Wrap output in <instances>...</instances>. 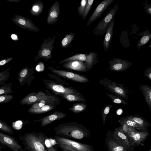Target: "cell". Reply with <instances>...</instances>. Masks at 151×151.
Here are the masks:
<instances>
[{
    "label": "cell",
    "mask_w": 151,
    "mask_h": 151,
    "mask_svg": "<svg viewBox=\"0 0 151 151\" xmlns=\"http://www.w3.org/2000/svg\"><path fill=\"white\" fill-rule=\"evenodd\" d=\"M58 136L65 138L81 140L91 136L90 131L83 125L75 122L62 124L54 129Z\"/></svg>",
    "instance_id": "cell-1"
},
{
    "label": "cell",
    "mask_w": 151,
    "mask_h": 151,
    "mask_svg": "<svg viewBox=\"0 0 151 151\" xmlns=\"http://www.w3.org/2000/svg\"><path fill=\"white\" fill-rule=\"evenodd\" d=\"M47 137L42 132L25 133L19 138L26 151H47L45 142Z\"/></svg>",
    "instance_id": "cell-2"
},
{
    "label": "cell",
    "mask_w": 151,
    "mask_h": 151,
    "mask_svg": "<svg viewBox=\"0 0 151 151\" xmlns=\"http://www.w3.org/2000/svg\"><path fill=\"white\" fill-rule=\"evenodd\" d=\"M99 83L106 89L114 95L122 99H129V92L123 83H119L112 81L106 77L99 81Z\"/></svg>",
    "instance_id": "cell-3"
},
{
    "label": "cell",
    "mask_w": 151,
    "mask_h": 151,
    "mask_svg": "<svg viewBox=\"0 0 151 151\" xmlns=\"http://www.w3.org/2000/svg\"><path fill=\"white\" fill-rule=\"evenodd\" d=\"M56 37V35H55L52 37H49L47 38L44 39L37 52L38 54L35 57V60L37 61L40 59L47 60L52 58V50Z\"/></svg>",
    "instance_id": "cell-4"
},
{
    "label": "cell",
    "mask_w": 151,
    "mask_h": 151,
    "mask_svg": "<svg viewBox=\"0 0 151 151\" xmlns=\"http://www.w3.org/2000/svg\"><path fill=\"white\" fill-rule=\"evenodd\" d=\"M54 138L58 143L76 151H95L93 146L90 145L78 142L57 136H55Z\"/></svg>",
    "instance_id": "cell-5"
},
{
    "label": "cell",
    "mask_w": 151,
    "mask_h": 151,
    "mask_svg": "<svg viewBox=\"0 0 151 151\" xmlns=\"http://www.w3.org/2000/svg\"><path fill=\"white\" fill-rule=\"evenodd\" d=\"M118 9L117 4L111 9L106 15L96 25L93 31V33L95 35L101 36L106 33Z\"/></svg>",
    "instance_id": "cell-6"
},
{
    "label": "cell",
    "mask_w": 151,
    "mask_h": 151,
    "mask_svg": "<svg viewBox=\"0 0 151 151\" xmlns=\"http://www.w3.org/2000/svg\"><path fill=\"white\" fill-rule=\"evenodd\" d=\"M126 134L129 138L131 146L134 148L137 146H143L145 141L149 135L148 130L139 131L131 127Z\"/></svg>",
    "instance_id": "cell-7"
},
{
    "label": "cell",
    "mask_w": 151,
    "mask_h": 151,
    "mask_svg": "<svg viewBox=\"0 0 151 151\" xmlns=\"http://www.w3.org/2000/svg\"><path fill=\"white\" fill-rule=\"evenodd\" d=\"M98 54L93 52H90L88 55L86 54H77L60 61L59 64L75 60H80L85 62L88 70L90 69L93 65L97 62Z\"/></svg>",
    "instance_id": "cell-8"
},
{
    "label": "cell",
    "mask_w": 151,
    "mask_h": 151,
    "mask_svg": "<svg viewBox=\"0 0 151 151\" xmlns=\"http://www.w3.org/2000/svg\"><path fill=\"white\" fill-rule=\"evenodd\" d=\"M105 145L107 151H133L134 149L114 139L111 130H109L106 134Z\"/></svg>",
    "instance_id": "cell-9"
},
{
    "label": "cell",
    "mask_w": 151,
    "mask_h": 151,
    "mask_svg": "<svg viewBox=\"0 0 151 151\" xmlns=\"http://www.w3.org/2000/svg\"><path fill=\"white\" fill-rule=\"evenodd\" d=\"M0 145L6 147L11 151H26L15 138L1 132Z\"/></svg>",
    "instance_id": "cell-10"
},
{
    "label": "cell",
    "mask_w": 151,
    "mask_h": 151,
    "mask_svg": "<svg viewBox=\"0 0 151 151\" xmlns=\"http://www.w3.org/2000/svg\"><path fill=\"white\" fill-rule=\"evenodd\" d=\"M12 19L16 24L22 28L36 32L40 31L32 20L24 17L15 15L14 18Z\"/></svg>",
    "instance_id": "cell-11"
},
{
    "label": "cell",
    "mask_w": 151,
    "mask_h": 151,
    "mask_svg": "<svg viewBox=\"0 0 151 151\" xmlns=\"http://www.w3.org/2000/svg\"><path fill=\"white\" fill-rule=\"evenodd\" d=\"M109 69L113 72L125 71L130 67L132 63L129 61L119 58H114L109 62Z\"/></svg>",
    "instance_id": "cell-12"
},
{
    "label": "cell",
    "mask_w": 151,
    "mask_h": 151,
    "mask_svg": "<svg viewBox=\"0 0 151 151\" xmlns=\"http://www.w3.org/2000/svg\"><path fill=\"white\" fill-rule=\"evenodd\" d=\"M52 71L58 75L71 80L81 83H86L89 81L85 76L77 74L60 70L53 69Z\"/></svg>",
    "instance_id": "cell-13"
},
{
    "label": "cell",
    "mask_w": 151,
    "mask_h": 151,
    "mask_svg": "<svg viewBox=\"0 0 151 151\" xmlns=\"http://www.w3.org/2000/svg\"><path fill=\"white\" fill-rule=\"evenodd\" d=\"M114 0H104L101 2L95 9L87 23V26L90 24L94 22L106 9L108 6Z\"/></svg>",
    "instance_id": "cell-14"
},
{
    "label": "cell",
    "mask_w": 151,
    "mask_h": 151,
    "mask_svg": "<svg viewBox=\"0 0 151 151\" xmlns=\"http://www.w3.org/2000/svg\"><path fill=\"white\" fill-rule=\"evenodd\" d=\"M46 96L45 94L42 92L37 93H30L21 100L20 104L22 105L33 104L42 100Z\"/></svg>",
    "instance_id": "cell-15"
},
{
    "label": "cell",
    "mask_w": 151,
    "mask_h": 151,
    "mask_svg": "<svg viewBox=\"0 0 151 151\" xmlns=\"http://www.w3.org/2000/svg\"><path fill=\"white\" fill-rule=\"evenodd\" d=\"M60 13L59 3L56 1L51 7L49 11L47 18V24L51 25L56 23L59 18Z\"/></svg>",
    "instance_id": "cell-16"
},
{
    "label": "cell",
    "mask_w": 151,
    "mask_h": 151,
    "mask_svg": "<svg viewBox=\"0 0 151 151\" xmlns=\"http://www.w3.org/2000/svg\"><path fill=\"white\" fill-rule=\"evenodd\" d=\"M113 138L116 140L121 142L129 147L134 148L131 146L129 138L127 134L123 132L120 127L111 131Z\"/></svg>",
    "instance_id": "cell-17"
},
{
    "label": "cell",
    "mask_w": 151,
    "mask_h": 151,
    "mask_svg": "<svg viewBox=\"0 0 151 151\" xmlns=\"http://www.w3.org/2000/svg\"><path fill=\"white\" fill-rule=\"evenodd\" d=\"M66 116L65 114L55 111L54 113L41 118L38 121L40 122L41 126L45 127L54 121L62 119Z\"/></svg>",
    "instance_id": "cell-18"
},
{
    "label": "cell",
    "mask_w": 151,
    "mask_h": 151,
    "mask_svg": "<svg viewBox=\"0 0 151 151\" xmlns=\"http://www.w3.org/2000/svg\"><path fill=\"white\" fill-rule=\"evenodd\" d=\"M63 66L67 69L81 72H85L88 70L85 62L78 60L66 62L63 64Z\"/></svg>",
    "instance_id": "cell-19"
},
{
    "label": "cell",
    "mask_w": 151,
    "mask_h": 151,
    "mask_svg": "<svg viewBox=\"0 0 151 151\" xmlns=\"http://www.w3.org/2000/svg\"><path fill=\"white\" fill-rule=\"evenodd\" d=\"M47 86L55 94L59 95L60 94L77 93L76 91L73 88L66 87L53 82L48 83Z\"/></svg>",
    "instance_id": "cell-20"
},
{
    "label": "cell",
    "mask_w": 151,
    "mask_h": 151,
    "mask_svg": "<svg viewBox=\"0 0 151 151\" xmlns=\"http://www.w3.org/2000/svg\"><path fill=\"white\" fill-rule=\"evenodd\" d=\"M114 19V18L107 28L103 42L104 48L105 51L108 49L110 44L112 38Z\"/></svg>",
    "instance_id": "cell-21"
},
{
    "label": "cell",
    "mask_w": 151,
    "mask_h": 151,
    "mask_svg": "<svg viewBox=\"0 0 151 151\" xmlns=\"http://www.w3.org/2000/svg\"><path fill=\"white\" fill-rule=\"evenodd\" d=\"M118 122L120 125L123 124H125L128 126L133 128L139 131H146L148 130L136 123L130 118L129 116L120 118L118 121Z\"/></svg>",
    "instance_id": "cell-22"
},
{
    "label": "cell",
    "mask_w": 151,
    "mask_h": 151,
    "mask_svg": "<svg viewBox=\"0 0 151 151\" xmlns=\"http://www.w3.org/2000/svg\"><path fill=\"white\" fill-rule=\"evenodd\" d=\"M139 88L145 98V101L151 111V86L146 84H139Z\"/></svg>",
    "instance_id": "cell-23"
},
{
    "label": "cell",
    "mask_w": 151,
    "mask_h": 151,
    "mask_svg": "<svg viewBox=\"0 0 151 151\" xmlns=\"http://www.w3.org/2000/svg\"><path fill=\"white\" fill-rule=\"evenodd\" d=\"M30 69L26 67L21 69L18 74V80L19 84L23 85L27 82L30 76Z\"/></svg>",
    "instance_id": "cell-24"
},
{
    "label": "cell",
    "mask_w": 151,
    "mask_h": 151,
    "mask_svg": "<svg viewBox=\"0 0 151 151\" xmlns=\"http://www.w3.org/2000/svg\"><path fill=\"white\" fill-rule=\"evenodd\" d=\"M59 95L69 101H79L83 102H86L85 98L79 93L60 94Z\"/></svg>",
    "instance_id": "cell-25"
},
{
    "label": "cell",
    "mask_w": 151,
    "mask_h": 151,
    "mask_svg": "<svg viewBox=\"0 0 151 151\" xmlns=\"http://www.w3.org/2000/svg\"><path fill=\"white\" fill-rule=\"evenodd\" d=\"M129 117L140 126L147 130L151 125L145 118L137 115H129Z\"/></svg>",
    "instance_id": "cell-26"
},
{
    "label": "cell",
    "mask_w": 151,
    "mask_h": 151,
    "mask_svg": "<svg viewBox=\"0 0 151 151\" xmlns=\"http://www.w3.org/2000/svg\"><path fill=\"white\" fill-rule=\"evenodd\" d=\"M44 8L43 2L39 0L36 2L32 5L30 12L32 15L37 16L41 14Z\"/></svg>",
    "instance_id": "cell-27"
},
{
    "label": "cell",
    "mask_w": 151,
    "mask_h": 151,
    "mask_svg": "<svg viewBox=\"0 0 151 151\" xmlns=\"http://www.w3.org/2000/svg\"><path fill=\"white\" fill-rule=\"evenodd\" d=\"M55 108L54 106L50 104H46L43 106L37 109L30 108L28 110V112L31 114H39L47 112Z\"/></svg>",
    "instance_id": "cell-28"
},
{
    "label": "cell",
    "mask_w": 151,
    "mask_h": 151,
    "mask_svg": "<svg viewBox=\"0 0 151 151\" xmlns=\"http://www.w3.org/2000/svg\"><path fill=\"white\" fill-rule=\"evenodd\" d=\"M75 34L70 33L65 35L61 41V47L62 48H67L73 39Z\"/></svg>",
    "instance_id": "cell-29"
},
{
    "label": "cell",
    "mask_w": 151,
    "mask_h": 151,
    "mask_svg": "<svg viewBox=\"0 0 151 151\" xmlns=\"http://www.w3.org/2000/svg\"><path fill=\"white\" fill-rule=\"evenodd\" d=\"M53 98L52 96L46 95V96L42 100L37 103L33 104L30 108L33 109H37L40 108L47 104H48L49 101L51 99Z\"/></svg>",
    "instance_id": "cell-30"
},
{
    "label": "cell",
    "mask_w": 151,
    "mask_h": 151,
    "mask_svg": "<svg viewBox=\"0 0 151 151\" xmlns=\"http://www.w3.org/2000/svg\"><path fill=\"white\" fill-rule=\"evenodd\" d=\"M86 104L83 103H77L73 104V106L69 109L75 113H78L82 112L87 108Z\"/></svg>",
    "instance_id": "cell-31"
},
{
    "label": "cell",
    "mask_w": 151,
    "mask_h": 151,
    "mask_svg": "<svg viewBox=\"0 0 151 151\" xmlns=\"http://www.w3.org/2000/svg\"><path fill=\"white\" fill-rule=\"evenodd\" d=\"M11 67H10L0 72V86L5 84L9 79L10 74L9 70Z\"/></svg>",
    "instance_id": "cell-32"
},
{
    "label": "cell",
    "mask_w": 151,
    "mask_h": 151,
    "mask_svg": "<svg viewBox=\"0 0 151 151\" xmlns=\"http://www.w3.org/2000/svg\"><path fill=\"white\" fill-rule=\"evenodd\" d=\"M12 84L9 83L4 84L0 86V95L5 94H9L13 93L12 90Z\"/></svg>",
    "instance_id": "cell-33"
},
{
    "label": "cell",
    "mask_w": 151,
    "mask_h": 151,
    "mask_svg": "<svg viewBox=\"0 0 151 151\" xmlns=\"http://www.w3.org/2000/svg\"><path fill=\"white\" fill-rule=\"evenodd\" d=\"M0 130L11 134L14 133L12 128L5 122L0 119Z\"/></svg>",
    "instance_id": "cell-34"
},
{
    "label": "cell",
    "mask_w": 151,
    "mask_h": 151,
    "mask_svg": "<svg viewBox=\"0 0 151 151\" xmlns=\"http://www.w3.org/2000/svg\"><path fill=\"white\" fill-rule=\"evenodd\" d=\"M106 95L111 99L112 103L125 104H128V103L124 101L122 99L114 94L107 93Z\"/></svg>",
    "instance_id": "cell-35"
},
{
    "label": "cell",
    "mask_w": 151,
    "mask_h": 151,
    "mask_svg": "<svg viewBox=\"0 0 151 151\" xmlns=\"http://www.w3.org/2000/svg\"><path fill=\"white\" fill-rule=\"evenodd\" d=\"M113 105L108 104L103 108L101 111V117L103 120V124L105 125L106 119L107 115L109 113Z\"/></svg>",
    "instance_id": "cell-36"
},
{
    "label": "cell",
    "mask_w": 151,
    "mask_h": 151,
    "mask_svg": "<svg viewBox=\"0 0 151 151\" xmlns=\"http://www.w3.org/2000/svg\"><path fill=\"white\" fill-rule=\"evenodd\" d=\"M94 1V0H87L84 13L82 16L83 20H84L87 16Z\"/></svg>",
    "instance_id": "cell-37"
},
{
    "label": "cell",
    "mask_w": 151,
    "mask_h": 151,
    "mask_svg": "<svg viewBox=\"0 0 151 151\" xmlns=\"http://www.w3.org/2000/svg\"><path fill=\"white\" fill-rule=\"evenodd\" d=\"M151 37V34L143 36L138 42L137 47L139 49L140 47L146 44L149 40Z\"/></svg>",
    "instance_id": "cell-38"
},
{
    "label": "cell",
    "mask_w": 151,
    "mask_h": 151,
    "mask_svg": "<svg viewBox=\"0 0 151 151\" xmlns=\"http://www.w3.org/2000/svg\"><path fill=\"white\" fill-rule=\"evenodd\" d=\"M12 95L5 94L0 95V104L6 103L9 102L13 99Z\"/></svg>",
    "instance_id": "cell-39"
},
{
    "label": "cell",
    "mask_w": 151,
    "mask_h": 151,
    "mask_svg": "<svg viewBox=\"0 0 151 151\" xmlns=\"http://www.w3.org/2000/svg\"><path fill=\"white\" fill-rule=\"evenodd\" d=\"M87 0H82L81 1L80 6L78 7V12L79 15L82 17L84 13Z\"/></svg>",
    "instance_id": "cell-40"
},
{
    "label": "cell",
    "mask_w": 151,
    "mask_h": 151,
    "mask_svg": "<svg viewBox=\"0 0 151 151\" xmlns=\"http://www.w3.org/2000/svg\"><path fill=\"white\" fill-rule=\"evenodd\" d=\"M144 74L145 76L149 79L151 80V66L147 68L144 72Z\"/></svg>",
    "instance_id": "cell-41"
},
{
    "label": "cell",
    "mask_w": 151,
    "mask_h": 151,
    "mask_svg": "<svg viewBox=\"0 0 151 151\" xmlns=\"http://www.w3.org/2000/svg\"><path fill=\"white\" fill-rule=\"evenodd\" d=\"M13 58V57H10L0 60V66L4 65L7 64L12 60Z\"/></svg>",
    "instance_id": "cell-42"
},
{
    "label": "cell",
    "mask_w": 151,
    "mask_h": 151,
    "mask_svg": "<svg viewBox=\"0 0 151 151\" xmlns=\"http://www.w3.org/2000/svg\"><path fill=\"white\" fill-rule=\"evenodd\" d=\"M47 151H57L56 148L53 146L47 147Z\"/></svg>",
    "instance_id": "cell-43"
},
{
    "label": "cell",
    "mask_w": 151,
    "mask_h": 151,
    "mask_svg": "<svg viewBox=\"0 0 151 151\" xmlns=\"http://www.w3.org/2000/svg\"><path fill=\"white\" fill-rule=\"evenodd\" d=\"M12 39L14 40H18L19 39L17 35L15 34H12L11 35Z\"/></svg>",
    "instance_id": "cell-44"
},
{
    "label": "cell",
    "mask_w": 151,
    "mask_h": 151,
    "mask_svg": "<svg viewBox=\"0 0 151 151\" xmlns=\"http://www.w3.org/2000/svg\"><path fill=\"white\" fill-rule=\"evenodd\" d=\"M57 145L58 146L61 148L63 151H72L65 148L59 144L57 143Z\"/></svg>",
    "instance_id": "cell-45"
},
{
    "label": "cell",
    "mask_w": 151,
    "mask_h": 151,
    "mask_svg": "<svg viewBox=\"0 0 151 151\" xmlns=\"http://www.w3.org/2000/svg\"><path fill=\"white\" fill-rule=\"evenodd\" d=\"M147 12H148L149 14H151V7H150L147 9Z\"/></svg>",
    "instance_id": "cell-46"
},
{
    "label": "cell",
    "mask_w": 151,
    "mask_h": 151,
    "mask_svg": "<svg viewBox=\"0 0 151 151\" xmlns=\"http://www.w3.org/2000/svg\"><path fill=\"white\" fill-rule=\"evenodd\" d=\"M7 1H10V2H14V1L15 2H18V1H18V0H14H14L13 1V0H7Z\"/></svg>",
    "instance_id": "cell-47"
},
{
    "label": "cell",
    "mask_w": 151,
    "mask_h": 151,
    "mask_svg": "<svg viewBox=\"0 0 151 151\" xmlns=\"http://www.w3.org/2000/svg\"><path fill=\"white\" fill-rule=\"evenodd\" d=\"M149 151H151V149H150Z\"/></svg>",
    "instance_id": "cell-48"
},
{
    "label": "cell",
    "mask_w": 151,
    "mask_h": 151,
    "mask_svg": "<svg viewBox=\"0 0 151 151\" xmlns=\"http://www.w3.org/2000/svg\"><path fill=\"white\" fill-rule=\"evenodd\" d=\"M0 151H2V150H0Z\"/></svg>",
    "instance_id": "cell-49"
}]
</instances>
